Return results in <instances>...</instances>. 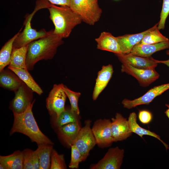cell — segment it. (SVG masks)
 I'll return each instance as SVG.
<instances>
[{"label": "cell", "instance_id": "1", "mask_svg": "<svg viewBox=\"0 0 169 169\" xmlns=\"http://www.w3.org/2000/svg\"><path fill=\"white\" fill-rule=\"evenodd\" d=\"M63 38L54 33L53 29L49 35L29 43L26 59L27 69L33 70L35 64L40 60L52 59L58 47L64 43Z\"/></svg>", "mask_w": 169, "mask_h": 169}, {"label": "cell", "instance_id": "2", "mask_svg": "<svg viewBox=\"0 0 169 169\" xmlns=\"http://www.w3.org/2000/svg\"><path fill=\"white\" fill-rule=\"evenodd\" d=\"M35 100L23 112L13 113L14 122L10 135L20 133L28 136L38 146L44 144L53 145L54 143L41 131L34 117L32 109Z\"/></svg>", "mask_w": 169, "mask_h": 169}, {"label": "cell", "instance_id": "3", "mask_svg": "<svg viewBox=\"0 0 169 169\" xmlns=\"http://www.w3.org/2000/svg\"><path fill=\"white\" fill-rule=\"evenodd\" d=\"M48 9L49 18L54 26V33L63 38L69 37L74 28L82 22L69 6H58L51 4Z\"/></svg>", "mask_w": 169, "mask_h": 169}, {"label": "cell", "instance_id": "4", "mask_svg": "<svg viewBox=\"0 0 169 169\" xmlns=\"http://www.w3.org/2000/svg\"><path fill=\"white\" fill-rule=\"evenodd\" d=\"M51 4L46 0L37 1L34 10L27 17L24 23V28L20 32L22 28L15 38L13 44V49L19 48L28 45L29 43L37 39L49 35L53 30L47 31L44 29L38 31L32 28L31 21L35 13L38 10L44 8H48Z\"/></svg>", "mask_w": 169, "mask_h": 169}, {"label": "cell", "instance_id": "5", "mask_svg": "<svg viewBox=\"0 0 169 169\" xmlns=\"http://www.w3.org/2000/svg\"><path fill=\"white\" fill-rule=\"evenodd\" d=\"M69 7L82 22L90 25L99 21L102 13L97 0H70Z\"/></svg>", "mask_w": 169, "mask_h": 169}, {"label": "cell", "instance_id": "6", "mask_svg": "<svg viewBox=\"0 0 169 169\" xmlns=\"http://www.w3.org/2000/svg\"><path fill=\"white\" fill-rule=\"evenodd\" d=\"M91 122V121L90 120L85 121L84 126L81 128L73 144L80 152L83 161L86 159L90 151L96 144L90 127Z\"/></svg>", "mask_w": 169, "mask_h": 169}, {"label": "cell", "instance_id": "7", "mask_svg": "<svg viewBox=\"0 0 169 169\" xmlns=\"http://www.w3.org/2000/svg\"><path fill=\"white\" fill-rule=\"evenodd\" d=\"M63 84H55L50 91L46 100V106L50 115L56 117L65 110V104L67 95Z\"/></svg>", "mask_w": 169, "mask_h": 169}, {"label": "cell", "instance_id": "8", "mask_svg": "<svg viewBox=\"0 0 169 169\" xmlns=\"http://www.w3.org/2000/svg\"><path fill=\"white\" fill-rule=\"evenodd\" d=\"M96 144L101 148L111 146L114 142L111 130V121L110 119L96 120L91 128Z\"/></svg>", "mask_w": 169, "mask_h": 169}, {"label": "cell", "instance_id": "9", "mask_svg": "<svg viewBox=\"0 0 169 169\" xmlns=\"http://www.w3.org/2000/svg\"><path fill=\"white\" fill-rule=\"evenodd\" d=\"M121 63V72L134 77L142 86H148L157 79L160 76L155 68L140 69L134 67L125 62Z\"/></svg>", "mask_w": 169, "mask_h": 169}, {"label": "cell", "instance_id": "10", "mask_svg": "<svg viewBox=\"0 0 169 169\" xmlns=\"http://www.w3.org/2000/svg\"><path fill=\"white\" fill-rule=\"evenodd\" d=\"M124 151L118 147L109 148L104 156L91 169H120L123 162Z\"/></svg>", "mask_w": 169, "mask_h": 169}, {"label": "cell", "instance_id": "11", "mask_svg": "<svg viewBox=\"0 0 169 169\" xmlns=\"http://www.w3.org/2000/svg\"><path fill=\"white\" fill-rule=\"evenodd\" d=\"M33 91L23 83L15 92L14 98L10 108L13 113H21L24 112L32 103Z\"/></svg>", "mask_w": 169, "mask_h": 169}, {"label": "cell", "instance_id": "12", "mask_svg": "<svg viewBox=\"0 0 169 169\" xmlns=\"http://www.w3.org/2000/svg\"><path fill=\"white\" fill-rule=\"evenodd\" d=\"M169 89V83L155 86L142 96L133 100L124 99L122 104L124 108L130 109L141 105H149L156 97Z\"/></svg>", "mask_w": 169, "mask_h": 169}, {"label": "cell", "instance_id": "13", "mask_svg": "<svg viewBox=\"0 0 169 169\" xmlns=\"http://www.w3.org/2000/svg\"><path fill=\"white\" fill-rule=\"evenodd\" d=\"M111 120V132L114 142L125 140L132 135L128 120L121 114L117 113Z\"/></svg>", "mask_w": 169, "mask_h": 169}, {"label": "cell", "instance_id": "14", "mask_svg": "<svg viewBox=\"0 0 169 169\" xmlns=\"http://www.w3.org/2000/svg\"><path fill=\"white\" fill-rule=\"evenodd\" d=\"M115 55L121 62H127L136 68L144 69L155 68L158 64L157 60L151 56L143 57L130 53L117 54Z\"/></svg>", "mask_w": 169, "mask_h": 169}, {"label": "cell", "instance_id": "15", "mask_svg": "<svg viewBox=\"0 0 169 169\" xmlns=\"http://www.w3.org/2000/svg\"><path fill=\"white\" fill-rule=\"evenodd\" d=\"M95 40L98 49L112 52L115 54L122 53L117 37L109 32H101Z\"/></svg>", "mask_w": 169, "mask_h": 169}, {"label": "cell", "instance_id": "16", "mask_svg": "<svg viewBox=\"0 0 169 169\" xmlns=\"http://www.w3.org/2000/svg\"><path fill=\"white\" fill-rule=\"evenodd\" d=\"M113 73L112 65H103L98 72L92 94V99L95 100L105 89L110 80Z\"/></svg>", "mask_w": 169, "mask_h": 169}, {"label": "cell", "instance_id": "17", "mask_svg": "<svg viewBox=\"0 0 169 169\" xmlns=\"http://www.w3.org/2000/svg\"><path fill=\"white\" fill-rule=\"evenodd\" d=\"M81 128L79 121L69 123L57 128V134L64 144L71 147Z\"/></svg>", "mask_w": 169, "mask_h": 169}, {"label": "cell", "instance_id": "18", "mask_svg": "<svg viewBox=\"0 0 169 169\" xmlns=\"http://www.w3.org/2000/svg\"><path fill=\"white\" fill-rule=\"evenodd\" d=\"M167 49H169V40L151 44L138 43L133 47L130 53L141 57H149L155 52Z\"/></svg>", "mask_w": 169, "mask_h": 169}, {"label": "cell", "instance_id": "19", "mask_svg": "<svg viewBox=\"0 0 169 169\" xmlns=\"http://www.w3.org/2000/svg\"><path fill=\"white\" fill-rule=\"evenodd\" d=\"M153 28V26L140 33L126 34L117 37L122 53H130L133 47L140 43L145 35L151 30Z\"/></svg>", "mask_w": 169, "mask_h": 169}, {"label": "cell", "instance_id": "20", "mask_svg": "<svg viewBox=\"0 0 169 169\" xmlns=\"http://www.w3.org/2000/svg\"><path fill=\"white\" fill-rule=\"evenodd\" d=\"M128 121L130 129L132 133L136 134L141 138L144 135L153 137L161 142L165 146L166 150L169 149L168 145L161 139L160 136L154 132L141 127L138 124L137 122V115L135 112H132L130 114Z\"/></svg>", "mask_w": 169, "mask_h": 169}, {"label": "cell", "instance_id": "21", "mask_svg": "<svg viewBox=\"0 0 169 169\" xmlns=\"http://www.w3.org/2000/svg\"><path fill=\"white\" fill-rule=\"evenodd\" d=\"M8 68L16 74L33 92L40 95L42 94L43 90L35 81L27 69L15 68L9 66Z\"/></svg>", "mask_w": 169, "mask_h": 169}, {"label": "cell", "instance_id": "22", "mask_svg": "<svg viewBox=\"0 0 169 169\" xmlns=\"http://www.w3.org/2000/svg\"><path fill=\"white\" fill-rule=\"evenodd\" d=\"M16 74L8 70L0 72V84L3 88L12 91H16L23 83Z\"/></svg>", "mask_w": 169, "mask_h": 169}, {"label": "cell", "instance_id": "23", "mask_svg": "<svg viewBox=\"0 0 169 169\" xmlns=\"http://www.w3.org/2000/svg\"><path fill=\"white\" fill-rule=\"evenodd\" d=\"M0 163L4 165L7 169H23L22 151L17 150L8 156H1Z\"/></svg>", "mask_w": 169, "mask_h": 169}, {"label": "cell", "instance_id": "24", "mask_svg": "<svg viewBox=\"0 0 169 169\" xmlns=\"http://www.w3.org/2000/svg\"><path fill=\"white\" fill-rule=\"evenodd\" d=\"M27 48L28 45L19 48L13 49L9 66L15 68L27 69L26 59Z\"/></svg>", "mask_w": 169, "mask_h": 169}, {"label": "cell", "instance_id": "25", "mask_svg": "<svg viewBox=\"0 0 169 169\" xmlns=\"http://www.w3.org/2000/svg\"><path fill=\"white\" fill-rule=\"evenodd\" d=\"M19 31L9 40L2 48L0 51V72L10 64L13 42Z\"/></svg>", "mask_w": 169, "mask_h": 169}, {"label": "cell", "instance_id": "26", "mask_svg": "<svg viewBox=\"0 0 169 169\" xmlns=\"http://www.w3.org/2000/svg\"><path fill=\"white\" fill-rule=\"evenodd\" d=\"M52 145L44 144L38 146L37 149L39 159L40 169H50Z\"/></svg>", "mask_w": 169, "mask_h": 169}, {"label": "cell", "instance_id": "27", "mask_svg": "<svg viewBox=\"0 0 169 169\" xmlns=\"http://www.w3.org/2000/svg\"><path fill=\"white\" fill-rule=\"evenodd\" d=\"M79 115L72 110L71 109H67L56 117L55 124L57 128L73 122L79 121Z\"/></svg>", "mask_w": 169, "mask_h": 169}, {"label": "cell", "instance_id": "28", "mask_svg": "<svg viewBox=\"0 0 169 169\" xmlns=\"http://www.w3.org/2000/svg\"><path fill=\"white\" fill-rule=\"evenodd\" d=\"M158 22L153 26V29L143 37L139 43L143 44H155L169 41L168 38L162 35L157 27Z\"/></svg>", "mask_w": 169, "mask_h": 169}, {"label": "cell", "instance_id": "29", "mask_svg": "<svg viewBox=\"0 0 169 169\" xmlns=\"http://www.w3.org/2000/svg\"><path fill=\"white\" fill-rule=\"evenodd\" d=\"M63 89L69 100L71 109L79 115L80 111L78 106V102L81 93L70 90L65 85L64 86Z\"/></svg>", "mask_w": 169, "mask_h": 169}, {"label": "cell", "instance_id": "30", "mask_svg": "<svg viewBox=\"0 0 169 169\" xmlns=\"http://www.w3.org/2000/svg\"><path fill=\"white\" fill-rule=\"evenodd\" d=\"M65 164L64 156L59 154L55 150H52L51 156V169H65Z\"/></svg>", "mask_w": 169, "mask_h": 169}, {"label": "cell", "instance_id": "31", "mask_svg": "<svg viewBox=\"0 0 169 169\" xmlns=\"http://www.w3.org/2000/svg\"><path fill=\"white\" fill-rule=\"evenodd\" d=\"M71 148V160L69 167L72 169H78L79 163L83 161L82 156L77 147L74 145Z\"/></svg>", "mask_w": 169, "mask_h": 169}, {"label": "cell", "instance_id": "32", "mask_svg": "<svg viewBox=\"0 0 169 169\" xmlns=\"http://www.w3.org/2000/svg\"><path fill=\"white\" fill-rule=\"evenodd\" d=\"M169 14V0H163L160 19L157 26L159 30L163 29L166 20Z\"/></svg>", "mask_w": 169, "mask_h": 169}, {"label": "cell", "instance_id": "33", "mask_svg": "<svg viewBox=\"0 0 169 169\" xmlns=\"http://www.w3.org/2000/svg\"><path fill=\"white\" fill-rule=\"evenodd\" d=\"M22 151L24 169H33L32 163V155L33 151L26 149Z\"/></svg>", "mask_w": 169, "mask_h": 169}, {"label": "cell", "instance_id": "34", "mask_svg": "<svg viewBox=\"0 0 169 169\" xmlns=\"http://www.w3.org/2000/svg\"><path fill=\"white\" fill-rule=\"evenodd\" d=\"M138 117L140 121L143 124L149 123L152 118L151 113L149 111L145 110L139 111Z\"/></svg>", "mask_w": 169, "mask_h": 169}, {"label": "cell", "instance_id": "35", "mask_svg": "<svg viewBox=\"0 0 169 169\" xmlns=\"http://www.w3.org/2000/svg\"><path fill=\"white\" fill-rule=\"evenodd\" d=\"M32 160L33 169H39V159L37 149L33 151Z\"/></svg>", "mask_w": 169, "mask_h": 169}, {"label": "cell", "instance_id": "36", "mask_svg": "<svg viewBox=\"0 0 169 169\" xmlns=\"http://www.w3.org/2000/svg\"><path fill=\"white\" fill-rule=\"evenodd\" d=\"M50 2V3L60 6H69L70 0H46Z\"/></svg>", "mask_w": 169, "mask_h": 169}, {"label": "cell", "instance_id": "37", "mask_svg": "<svg viewBox=\"0 0 169 169\" xmlns=\"http://www.w3.org/2000/svg\"><path fill=\"white\" fill-rule=\"evenodd\" d=\"M157 61L158 64H163L169 67V59L165 60H157Z\"/></svg>", "mask_w": 169, "mask_h": 169}, {"label": "cell", "instance_id": "38", "mask_svg": "<svg viewBox=\"0 0 169 169\" xmlns=\"http://www.w3.org/2000/svg\"><path fill=\"white\" fill-rule=\"evenodd\" d=\"M165 105L167 107V109L165 112V113L169 119V104H166Z\"/></svg>", "mask_w": 169, "mask_h": 169}, {"label": "cell", "instance_id": "39", "mask_svg": "<svg viewBox=\"0 0 169 169\" xmlns=\"http://www.w3.org/2000/svg\"><path fill=\"white\" fill-rule=\"evenodd\" d=\"M0 169H7L6 166L3 164L0 163Z\"/></svg>", "mask_w": 169, "mask_h": 169}, {"label": "cell", "instance_id": "40", "mask_svg": "<svg viewBox=\"0 0 169 169\" xmlns=\"http://www.w3.org/2000/svg\"><path fill=\"white\" fill-rule=\"evenodd\" d=\"M166 54H167V55H169V49L167 50L166 51Z\"/></svg>", "mask_w": 169, "mask_h": 169}, {"label": "cell", "instance_id": "41", "mask_svg": "<svg viewBox=\"0 0 169 169\" xmlns=\"http://www.w3.org/2000/svg\"></svg>", "mask_w": 169, "mask_h": 169}]
</instances>
